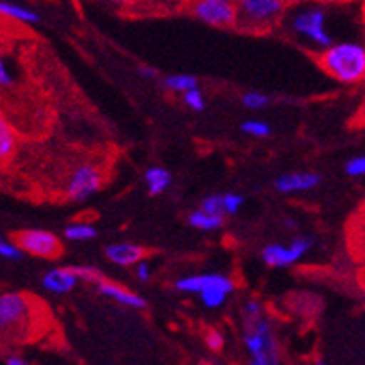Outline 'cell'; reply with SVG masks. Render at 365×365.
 <instances>
[{"label": "cell", "mask_w": 365, "mask_h": 365, "mask_svg": "<svg viewBox=\"0 0 365 365\" xmlns=\"http://www.w3.org/2000/svg\"><path fill=\"white\" fill-rule=\"evenodd\" d=\"M205 343L212 352H220L224 349V336L217 330H209V334L205 336Z\"/></svg>", "instance_id": "f1b7e54d"}, {"label": "cell", "mask_w": 365, "mask_h": 365, "mask_svg": "<svg viewBox=\"0 0 365 365\" xmlns=\"http://www.w3.org/2000/svg\"><path fill=\"white\" fill-rule=\"evenodd\" d=\"M240 130H242L245 135L252 136V138H267V136L272 133V130H270L269 123H267V121H263V120L245 121V123L240 125Z\"/></svg>", "instance_id": "44dd1931"}, {"label": "cell", "mask_w": 365, "mask_h": 365, "mask_svg": "<svg viewBox=\"0 0 365 365\" xmlns=\"http://www.w3.org/2000/svg\"><path fill=\"white\" fill-rule=\"evenodd\" d=\"M319 66L339 84H360L365 81V43L339 41L319 53Z\"/></svg>", "instance_id": "7a4b0ae2"}, {"label": "cell", "mask_w": 365, "mask_h": 365, "mask_svg": "<svg viewBox=\"0 0 365 365\" xmlns=\"http://www.w3.org/2000/svg\"><path fill=\"white\" fill-rule=\"evenodd\" d=\"M151 264L149 261L142 259L135 264V276L140 279V282H149L151 279Z\"/></svg>", "instance_id": "f546056e"}, {"label": "cell", "mask_w": 365, "mask_h": 365, "mask_svg": "<svg viewBox=\"0 0 365 365\" xmlns=\"http://www.w3.org/2000/svg\"><path fill=\"white\" fill-rule=\"evenodd\" d=\"M270 99L267 93H261V91H246L242 96V105L250 110H261L264 106H269Z\"/></svg>", "instance_id": "603a6c76"}, {"label": "cell", "mask_w": 365, "mask_h": 365, "mask_svg": "<svg viewBox=\"0 0 365 365\" xmlns=\"http://www.w3.org/2000/svg\"><path fill=\"white\" fill-rule=\"evenodd\" d=\"M235 285V282L224 274H194V276H182L175 282V289L181 293L200 294L212 285Z\"/></svg>", "instance_id": "7c38bea8"}, {"label": "cell", "mask_w": 365, "mask_h": 365, "mask_svg": "<svg viewBox=\"0 0 365 365\" xmlns=\"http://www.w3.org/2000/svg\"><path fill=\"white\" fill-rule=\"evenodd\" d=\"M294 10L285 17L291 34L315 51H324L334 43L327 26V11L319 4H293Z\"/></svg>", "instance_id": "277c9868"}, {"label": "cell", "mask_w": 365, "mask_h": 365, "mask_svg": "<svg viewBox=\"0 0 365 365\" xmlns=\"http://www.w3.org/2000/svg\"><path fill=\"white\" fill-rule=\"evenodd\" d=\"M63 237L71 242H86V240L96 239L97 230L88 222H71L63 230Z\"/></svg>", "instance_id": "ac0fdd59"}, {"label": "cell", "mask_w": 365, "mask_h": 365, "mask_svg": "<svg viewBox=\"0 0 365 365\" xmlns=\"http://www.w3.org/2000/svg\"><path fill=\"white\" fill-rule=\"evenodd\" d=\"M361 14H364V21H365V0H361Z\"/></svg>", "instance_id": "8d00e7d4"}, {"label": "cell", "mask_w": 365, "mask_h": 365, "mask_svg": "<svg viewBox=\"0 0 365 365\" xmlns=\"http://www.w3.org/2000/svg\"><path fill=\"white\" fill-rule=\"evenodd\" d=\"M4 364L6 365H29V361L24 360L21 354H8L4 356Z\"/></svg>", "instance_id": "1f68e13d"}, {"label": "cell", "mask_w": 365, "mask_h": 365, "mask_svg": "<svg viewBox=\"0 0 365 365\" xmlns=\"http://www.w3.org/2000/svg\"><path fill=\"white\" fill-rule=\"evenodd\" d=\"M145 248L135 245V242H114V245L106 246L105 255L106 259L110 261L115 267H135L138 261L145 257Z\"/></svg>", "instance_id": "4fadbf2b"}, {"label": "cell", "mask_w": 365, "mask_h": 365, "mask_svg": "<svg viewBox=\"0 0 365 365\" xmlns=\"http://www.w3.org/2000/svg\"><path fill=\"white\" fill-rule=\"evenodd\" d=\"M145 187L151 196H159L166 192V188L172 185V173L163 166H149L144 173Z\"/></svg>", "instance_id": "2e32d148"}, {"label": "cell", "mask_w": 365, "mask_h": 365, "mask_svg": "<svg viewBox=\"0 0 365 365\" xmlns=\"http://www.w3.org/2000/svg\"><path fill=\"white\" fill-rule=\"evenodd\" d=\"M0 14H2V17H6V19L23 24H36L41 21L38 11L30 10L26 6L15 4V2H10V0H2V2H0Z\"/></svg>", "instance_id": "9a60e30c"}, {"label": "cell", "mask_w": 365, "mask_h": 365, "mask_svg": "<svg viewBox=\"0 0 365 365\" xmlns=\"http://www.w3.org/2000/svg\"><path fill=\"white\" fill-rule=\"evenodd\" d=\"M103 187L101 170L93 164H81L66 182V196L71 202H86Z\"/></svg>", "instance_id": "9c48e42d"}, {"label": "cell", "mask_w": 365, "mask_h": 365, "mask_svg": "<svg viewBox=\"0 0 365 365\" xmlns=\"http://www.w3.org/2000/svg\"><path fill=\"white\" fill-rule=\"evenodd\" d=\"M282 2H285L287 6H293V4H297V2H300V0H282Z\"/></svg>", "instance_id": "e575fe53"}, {"label": "cell", "mask_w": 365, "mask_h": 365, "mask_svg": "<svg viewBox=\"0 0 365 365\" xmlns=\"http://www.w3.org/2000/svg\"><path fill=\"white\" fill-rule=\"evenodd\" d=\"M103 2H108V4H114V6H121V8H127V6L140 4V2H144V0H103Z\"/></svg>", "instance_id": "d6a6232c"}, {"label": "cell", "mask_w": 365, "mask_h": 365, "mask_svg": "<svg viewBox=\"0 0 365 365\" xmlns=\"http://www.w3.org/2000/svg\"><path fill=\"white\" fill-rule=\"evenodd\" d=\"M319 2H346V0H319Z\"/></svg>", "instance_id": "d590c367"}, {"label": "cell", "mask_w": 365, "mask_h": 365, "mask_svg": "<svg viewBox=\"0 0 365 365\" xmlns=\"http://www.w3.org/2000/svg\"><path fill=\"white\" fill-rule=\"evenodd\" d=\"M38 300L24 293L0 297V330L8 341H24L38 328Z\"/></svg>", "instance_id": "3957f363"}, {"label": "cell", "mask_w": 365, "mask_h": 365, "mask_svg": "<svg viewBox=\"0 0 365 365\" xmlns=\"http://www.w3.org/2000/svg\"><path fill=\"white\" fill-rule=\"evenodd\" d=\"M313 240L309 237H297L289 245H279V242H270L261 250V261L269 267L284 269L291 267L297 261H300L304 255L312 250Z\"/></svg>", "instance_id": "ba28073f"}, {"label": "cell", "mask_w": 365, "mask_h": 365, "mask_svg": "<svg viewBox=\"0 0 365 365\" xmlns=\"http://www.w3.org/2000/svg\"><path fill=\"white\" fill-rule=\"evenodd\" d=\"M97 291L103 294V297L110 298L114 300L115 304H120V306H125V308L130 309H144L145 308V300L140 294L133 293L129 289L121 287L120 284H115V282H110V279L103 278L99 284L96 285Z\"/></svg>", "instance_id": "5bb4252c"}, {"label": "cell", "mask_w": 365, "mask_h": 365, "mask_svg": "<svg viewBox=\"0 0 365 365\" xmlns=\"http://www.w3.org/2000/svg\"><path fill=\"white\" fill-rule=\"evenodd\" d=\"M24 250L15 240L0 239V257L6 261H19L23 257Z\"/></svg>", "instance_id": "7402d4cb"}, {"label": "cell", "mask_w": 365, "mask_h": 365, "mask_svg": "<svg viewBox=\"0 0 365 365\" xmlns=\"http://www.w3.org/2000/svg\"><path fill=\"white\" fill-rule=\"evenodd\" d=\"M364 285H365V278H364Z\"/></svg>", "instance_id": "74e56055"}, {"label": "cell", "mask_w": 365, "mask_h": 365, "mask_svg": "<svg viewBox=\"0 0 365 365\" xmlns=\"http://www.w3.org/2000/svg\"><path fill=\"white\" fill-rule=\"evenodd\" d=\"M17 148V136L11 125L2 118L0 120V159L8 160L15 153Z\"/></svg>", "instance_id": "d6986e66"}, {"label": "cell", "mask_w": 365, "mask_h": 365, "mask_svg": "<svg viewBox=\"0 0 365 365\" xmlns=\"http://www.w3.org/2000/svg\"><path fill=\"white\" fill-rule=\"evenodd\" d=\"M242 343L252 365H278L282 360L278 337L263 304L250 298L242 306Z\"/></svg>", "instance_id": "6da1fadb"}, {"label": "cell", "mask_w": 365, "mask_h": 365, "mask_svg": "<svg viewBox=\"0 0 365 365\" xmlns=\"http://www.w3.org/2000/svg\"><path fill=\"white\" fill-rule=\"evenodd\" d=\"M322 178L321 173L315 172H291L279 175L274 181V188L279 194H298V192H309L313 188L321 185Z\"/></svg>", "instance_id": "30bf717a"}, {"label": "cell", "mask_w": 365, "mask_h": 365, "mask_svg": "<svg viewBox=\"0 0 365 365\" xmlns=\"http://www.w3.org/2000/svg\"><path fill=\"white\" fill-rule=\"evenodd\" d=\"M164 86L172 91H178V93H185L197 86V78L188 73H175V75H168L164 78Z\"/></svg>", "instance_id": "ffe728a7"}, {"label": "cell", "mask_w": 365, "mask_h": 365, "mask_svg": "<svg viewBox=\"0 0 365 365\" xmlns=\"http://www.w3.org/2000/svg\"><path fill=\"white\" fill-rule=\"evenodd\" d=\"M138 73L142 75V77L145 78H155L157 77V71H155L153 68H148V66H142V68L138 69Z\"/></svg>", "instance_id": "836d02e7"}, {"label": "cell", "mask_w": 365, "mask_h": 365, "mask_svg": "<svg viewBox=\"0 0 365 365\" xmlns=\"http://www.w3.org/2000/svg\"><path fill=\"white\" fill-rule=\"evenodd\" d=\"M245 203V197L239 192H226L224 194V211L230 217H235L237 212L240 211V207Z\"/></svg>", "instance_id": "484cf974"}, {"label": "cell", "mask_w": 365, "mask_h": 365, "mask_svg": "<svg viewBox=\"0 0 365 365\" xmlns=\"http://www.w3.org/2000/svg\"><path fill=\"white\" fill-rule=\"evenodd\" d=\"M182 101L185 105L194 112H202L205 108V97H203V91L200 88H192V90H188L182 93Z\"/></svg>", "instance_id": "cb8c5ba5"}, {"label": "cell", "mask_w": 365, "mask_h": 365, "mask_svg": "<svg viewBox=\"0 0 365 365\" xmlns=\"http://www.w3.org/2000/svg\"><path fill=\"white\" fill-rule=\"evenodd\" d=\"M345 172H346V175H351V178H364L365 175V155H358V157H352L351 160H346Z\"/></svg>", "instance_id": "4316f807"}, {"label": "cell", "mask_w": 365, "mask_h": 365, "mask_svg": "<svg viewBox=\"0 0 365 365\" xmlns=\"http://www.w3.org/2000/svg\"><path fill=\"white\" fill-rule=\"evenodd\" d=\"M14 240L24 250V254L34 255L39 259H56L63 254L62 240L47 230H21L14 235Z\"/></svg>", "instance_id": "52a82bcc"}, {"label": "cell", "mask_w": 365, "mask_h": 365, "mask_svg": "<svg viewBox=\"0 0 365 365\" xmlns=\"http://www.w3.org/2000/svg\"><path fill=\"white\" fill-rule=\"evenodd\" d=\"M73 269L77 270L81 282H88V284L97 285L103 279L101 272L97 269H93V267H84V264H81V267H73Z\"/></svg>", "instance_id": "83f0119b"}, {"label": "cell", "mask_w": 365, "mask_h": 365, "mask_svg": "<svg viewBox=\"0 0 365 365\" xmlns=\"http://www.w3.org/2000/svg\"><path fill=\"white\" fill-rule=\"evenodd\" d=\"M188 11L197 21L215 29L237 26L235 0H188Z\"/></svg>", "instance_id": "8992f818"}, {"label": "cell", "mask_w": 365, "mask_h": 365, "mask_svg": "<svg viewBox=\"0 0 365 365\" xmlns=\"http://www.w3.org/2000/svg\"><path fill=\"white\" fill-rule=\"evenodd\" d=\"M0 84H2L4 88H8L14 84V75H11V71H10V66H8L4 60L0 62Z\"/></svg>", "instance_id": "4dcf8cb0"}, {"label": "cell", "mask_w": 365, "mask_h": 365, "mask_svg": "<svg viewBox=\"0 0 365 365\" xmlns=\"http://www.w3.org/2000/svg\"><path fill=\"white\" fill-rule=\"evenodd\" d=\"M81 282L77 270L73 267H54V269L47 270L41 278V285L45 291L53 294H68L73 289L77 287Z\"/></svg>", "instance_id": "8fae6325"}, {"label": "cell", "mask_w": 365, "mask_h": 365, "mask_svg": "<svg viewBox=\"0 0 365 365\" xmlns=\"http://www.w3.org/2000/svg\"><path fill=\"white\" fill-rule=\"evenodd\" d=\"M237 26L248 34H267L285 17L287 4L282 0H235Z\"/></svg>", "instance_id": "5b68a950"}, {"label": "cell", "mask_w": 365, "mask_h": 365, "mask_svg": "<svg viewBox=\"0 0 365 365\" xmlns=\"http://www.w3.org/2000/svg\"><path fill=\"white\" fill-rule=\"evenodd\" d=\"M203 211L212 212V215H226L224 211V194H209L203 197L202 205Z\"/></svg>", "instance_id": "d4e9b609"}, {"label": "cell", "mask_w": 365, "mask_h": 365, "mask_svg": "<svg viewBox=\"0 0 365 365\" xmlns=\"http://www.w3.org/2000/svg\"><path fill=\"white\" fill-rule=\"evenodd\" d=\"M224 217L226 215H212V212L203 211L202 207L192 211L188 215V224L194 227V230L200 231H217L224 226Z\"/></svg>", "instance_id": "e0dca14e"}]
</instances>
